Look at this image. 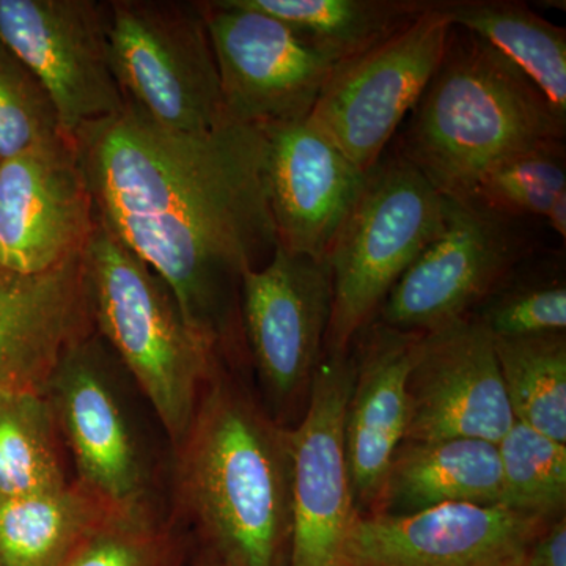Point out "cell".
Instances as JSON below:
<instances>
[{
	"label": "cell",
	"mask_w": 566,
	"mask_h": 566,
	"mask_svg": "<svg viewBox=\"0 0 566 566\" xmlns=\"http://www.w3.org/2000/svg\"><path fill=\"white\" fill-rule=\"evenodd\" d=\"M70 139L96 221L166 282L189 326L222 353L241 327V277L277 248L264 128L170 132L125 103Z\"/></svg>",
	"instance_id": "obj_1"
},
{
	"label": "cell",
	"mask_w": 566,
	"mask_h": 566,
	"mask_svg": "<svg viewBox=\"0 0 566 566\" xmlns=\"http://www.w3.org/2000/svg\"><path fill=\"white\" fill-rule=\"evenodd\" d=\"M177 452L182 512L221 566L289 565L292 457L289 430L216 370Z\"/></svg>",
	"instance_id": "obj_2"
},
{
	"label": "cell",
	"mask_w": 566,
	"mask_h": 566,
	"mask_svg": "<svg viewBox=\"0 0 566 566\" xmlns=\"http://www.w3.org/2000/svg\"><path fill=\"white\" fill-rule=\"evenodd\" d=\"M565 133L566 122L523 73L474 33L453 28L398 155L442 196L465 200L493 164Z\"/></svg>",
	"instance_id": "obj_3"
},
{
	"label": "cell",
	"mask_w": 566,
	"mask_h": 566,
	"mask_svg": "<svg viewBox=\"0 0 566 566\" xmlns=\"http://www.w3.org/2000/svg\"><path fill=\"white\" fill-rule=\"evenodd\" d=\"M82 263L93 327L177 447L219 368L221 349L189 326L166 282L96 219Z\"/></svg>",
	"instance_id": "obj_4"
},
{
	"label": "cell",
	"mask_w": 566,
	"mask_h": 566,
	"mask_svg": "<svg viewBox=\"0 0 566 566\" xmlns=\"http://www.w3.org/2000/svg\"><path fill=\"white\" fill-rule=\"evenodd\" d=\"M447 197L400 155L368 174L329 253L333 311L324 348L349 352L395 283L446 227Z\"/></svg>",
	"instance_id": "obj_5"
},
{
	"label": "cell",
	"mask_w": 566,
	"mask_h": 566,
	"mask_svg": "<svg viewBox=\"0 0 566 566\" xmlns=\"http://www.w3.org/2000/svg\"><path fill=\"white\" fill-rule=\"evenodd\" d=\"M112 69L125 103L170 132L226 123L221 81L203 2H106Z\"/></svg>",
	"instance_id": "obj_6"
},
{
	"label": "cell",
	"mask_w": 566,
	"mask_h": 566,
	"mask_svg": "<svg viewBox=\"0 0 566 566\" xmlns=\"http://www.w3.org/2000/svg\"><path fill=\"white\" fill-rule=\"evenodd\" d=\"M441 0L374 50L338 63L308 118L364 174L381 163L444 59L452 22Z\"/></svg>",
	"instance_id": "obj_7"
},
{
	"label": "cell",
	"mask_w": 566,
	"mask_h": 566,
	"mask_svg": "<svg viewBox=\"0 0 566 566\" xmlns=\"http://www.w3.org/2000/svg\"><path fill=\"white\" fill-rule=\"evenodd\" d=\"M112 359L93 329L63 353L44 394L73 457L74 482L115 515H156L150 469L115 390Z\"/></svg>",
	"instance_id": "obj_8"
},
{
	"label": "cell",
	"mask_w": 566,
	"mask_h": 566,
	"mask_svg": "<svg viewBox=\"0 0 566 566\" xmlns=\"http://www.w3.org/2000/svg\"><path fill=\"white\" fill-rule=\"evenodd\" d=\"M531 248L523 222L474 200L447 197L444 230L395 283L379 311L381 324L430 334L469 318L509 281Z\"/></svg>",
	"instance_id": "obj_9"
},
{
	"label": "cell",
	"mask_w": 566,
	"mask_h": 566,
	"mask_svg": "<svg viewBox=\"0 0 566 566\" xmlns=\"http://www.w3.org/2000/svg\"><path fill=\"white\" fill-rule=\"evenodd\" d=\"M226 120L271 128L308 117L337 63L271 14L241 0L203 2Z\"/></svg>",
	"instance_id": "obj_10"
},
{
	"label": "cell",
	"mask_w": 566,
	"mask_h": 566,
	"mask_svg": "<svg viewBox=\"0 0 566 566\" xmlns=\"http://www.w3.org/2000/svg\"><path fill=\"white\" fill-rule=\"evenodd\" d=\"M356 379L349 352H326L315 370L304 419L289 430L292 457V543L289 566H344L357 509L345 422Z\"/></svg>",
	"instance_id": "obj_11"
},
{
	"label": "cell",
	"mask_w": 566,
	"mask_h": 566,
	"mask_svg": "<svg viewBox=\"0 0 566 566\" xmlns=\"http://www.w3.org/2000/svg\"><path fill=\"white\" fill-rule=\"evenodd\" d=\"M0 40L46 88L69 139L125 107L112 69L106 2L0 0Z\"/></svg>",
	"instance_id": "obj_12"
},
{
	"label": "cell",
	"mask_w": 566,
	"mask_h": 566,
	"mask_svg": "<svg viewBox=\"0 0 566 566\" xmlns=\"http://www.w3.org/2000/svg\"><path fill=\"white\" fill-rule=\"evenodd\" d=\"M333 311L329 259L277 245L241 277L240 319L260 379L275 403L297 397L323 359Z\"/></svg>",
	"instance_id": "obj_13"
},
{
	"label": "cell",
	"mask_w": 566,
	"mask_h": 566,
	"mask_svg": "<svg viewBox=\"0 0 566 566\" xmlns=\"http://www.w3.org/2000/svg\"><path fill=\"white\" fill-rule=\"evenodd\" d=\"M549 521L502 505L442 504L354 517L344 566H523Z\"/></svg>",
	"instance_id": "obj_14"
},
{
	"label": "cell",
	"mask_w": 566,
	"mask_h": 566,
	"mask_svg": "<svg viewBox=\"0 0 566 566\" xmlns=\"http://www.w3.org/2000/svg\"><path fill=\"white\" fill-rule=\"evenodd\" d=\"M95 227L69 137L0 161V268L39 274L81 255Z\"/></svg>",
	"instance_id": "obj_15"
},
{
	"label": "cell",
	"mask_w": 566,
	"mask_h": 566,
	"mask_svg": "<svg viewBox=\"0 0 566 566\" xmlns=\"http://www.w3.org/2000/svg\"><path fill=\"white\" fill-rule=\"evenodd\" d=\"M408 394L405 441L471 438L497 444L515 423L494 337L472 316L423 334Z\"/></svg>",
	"instance_id": "obj_16"
},
{
	"label": "cell",
	"mask_w": 566,
	"mask_h": 566,
	"mask_svg": "<svg viewBox=\"0 0 566 566\" xmlns=\"http://www.w3.org/2000/svg\"><path fill=\"white\" fill-rule=\"evenodd\" d=\"M264 132L268 193L277 245L329 259L368 174L357 169L308 117Z\"/></svg>",
	"instance_id": "obj_17"
},
{
	"label": "cell",
	"mask_w": 566,
	"mask_h": 566,
	"mask_svg": "<svg viewBox=\"0 0 566 566\" xmlns=\"http://www.w3.org/2000/svg\"><path fill=\"white\" fill-rule=\"evenodd\" d=\"M93 329L82 253L39 274L0 268V390L44 392L63 353Z\"/></svg>",
	"instance_id": "obj_18"
},
{
	"label": "cell",
	"mask_w": 566,
	"mask_h": 566,
	"mask_svg": "<svg viewBox=\"0 0 566 566\" xmlns=\"http://www.w3.org/2000/svg\"><path fill=\"white\" fill-rule=\"evenodd\" d=\"M423 334L374 327L356 360L345 439L354 501L375 512L409 424L408 381Z\"/></svg>",
	"instance_id": "obj_19"
},
{
	"label": "cell",
	"mask_w": 566,
	"mask_h": 566,
	"mask_svg": "<svg viewBox=\"0 0 566 566\" xmlns=\"http://www.w3.org/2000/svg\"><path fill=\"white\" fill-rule=\"evenodd\" d=\"M442 504L502 505L497 444L447 438L398 447L374 513L409 515Z\"/></svg>",
	"instance_id": "obj_20"
},
{
	"label": "cell",
	"mask_w": 566,
	"mask_h": 566,
	"mask_svg": "<svg viewBox=\"0 0 566 566\" xmlns=\"http://www.w3.org/2000/svg\"><path fill=\"white\" fill-rule=\"evenodd\" d=\"M453 28L506 59L566 122V32L516 0H441Z\"/></svg>",
	"instance_id": "obj_21"
},
{
	"label": "cell",
	"mask_w": 566,
	"mask_h": 566,
	"mask_svg": "<svg viewBox=\"0 0 566 566\" xmlns=\"http://www.w3.org/2000/svg\"><path fill=\"white\" fill-rule=\"evenodd\" d=\"M292 25L335 63L374 50L411 24L436 0H241Z\"/></svg>",
	"instance_id": "obj_22"
},
{
	"label": "cell",
	"mask_w": 566,
	"mask_h": 566,
	"mask_svg": "<svg viewBox=\"0 0 566 566\" xmlns=\"http://www.w3.org/2000/svg\"><path fill=\"white\" fill-rule=\"evenodd\" d=\"M107 513L74 480L61 490L0 499V566H61Z\"/></svg>",
	"instance_id": "obj_23"
},
{
	"label": "cell",
	"mask_w": 566,
	"mask_h": 566,
	"mask_svg": "<svg viewBox=\"0 0 566 566\" xmlns=\"http://www.w3.org/2000/svg\"><path fill=\"white\" fill-rule=\"evenodd\" d=\"M61 441L46 394L0 390V499L69 485Z\"/></svg>",
	"instance_id": "obj_24"
},
{
	"label": "cell",
	"mask_w": 566,
	"mask_h": 566,
	"mask_svg": "<svg viewBox=\"0 0 566 566\" xmlns=\"http://www.w3.org/2000/svg\"><path fill=\"white\" fill-rule=\"evenodd\" d=\"M494 346L516 422L566 444L565 333L494 337Z\"/></svg>",
	"instance_id": "obj_25"
},
{
	"label": "cell",
	"mask_w": 566,
	"mask_h": 566,
	"mask_svg": "<svg viewBox=\"0 0 566 566\" xmlns=\"http://www.w3.org/2000/svg\"><path fill=\"white\" fill-rule=\"evenodd\" d=\"M502 506L551 521L566 504V444L516 422L497 442Z\"/></svg>",
	"instance_id": "obj_26"
},
{
	"label": "cell",
	"mask_w": 566,
	"mask_h": 566,
	"mask_svg": "<svg viewBox=\"0 0 566 566\" xmlns=\"http://www.w3.org/2000/svg\"><path fill=\"white\" fill-rule=\"evenodd\" d=\"M566 191L564 140L547 142L493 164L476 181L469 199L504 218H543ZM468 200V199H465Z\"/></svg>",
	"instance_id": "obj_27"
},
{
	"label": "cell",
	"mask_w": 566,
	"mask_h": 566,
	"mask_svg": "<svg viewBox=\"0 0 566 566\" xmlns=\"http://www.w3.org/2000/svg\"><path fill=\"white\" fill-rule=\"evenodd\" d=\"M61 137V122L46 88L0 40V161Z\"/></svg>",
	"instance_id": "obj_28"
},
{
	"label": "cell",
	"mask_w": 566,
	"mask_h": 566,
	"mask_svg": "<svg viewBox=\"0 0 566 566\" xmlns=\"http://www.w3.org/2000/svg\"><path fill=\"white\" fill-rule=\"evenodd\" d=\"M61 566H181V549L156 515L107 513Z\"/></svg>",
	"instance_id": "obj_29"
},
{
	"label": "cell",
	"mask_w": 566,
	"mask_h": 566,
	"mask_svg": "<svg viewBox=\"0 0 566 566\" xmlns=\"http://www.w3.org/2000/svg\"><path fill=\"white\" fill-rule=\"evenodd\" d=\"M479 319L497 338L565 333V285L560 282L536 283L506 292Z\"/></svg>",
	"instance_id": "obj_30"
},
{
	"label": "cell",
	"mask_w": 566,
	"mask_h": 566,
	"mask_svg": "<svg viewBox=\"0 0 566 566\" xmlns=\"http://www.w3.org/2000/svg\"><path fill=\"white\" fill-rule=\"evenodd\" d=\"M523 566H566V524L565 517L546 527L534 545L528 549Z\"/></svg>",
	"instance_id": "obj_31"
},
{
	"label": "cell",
	"mask_w": 566,
	"mask_h": 566,
	"mask_svg": "<svg viewBox=\"0 0 566 566\" xmlns=\"http://www.w3.org/2000/svg\"><path fill=\"white\" fill-rule=\"evenodd\" d=\"M551 230L565 241L566 238V191L558 193L543 216Z\"/></svg>",
	"instance_id": "obj_32"
},
{
	"label": "cell",
	"mask_w": 566,
	"mask_h": 566,
	"mask_svg": "<svg viewBox=\"0 0 566 566\" xmlns=\"http://www.w3.org/2000/svg\"><path fill=\"white\" fill-rule=\"evenodd\" d=\"M199 566H221V565H219L218 562L214 560V558L207 556L203 558L202 562H200Z\"/></svg>",
	"instance_id": "obj_33"
}]
</instances>
